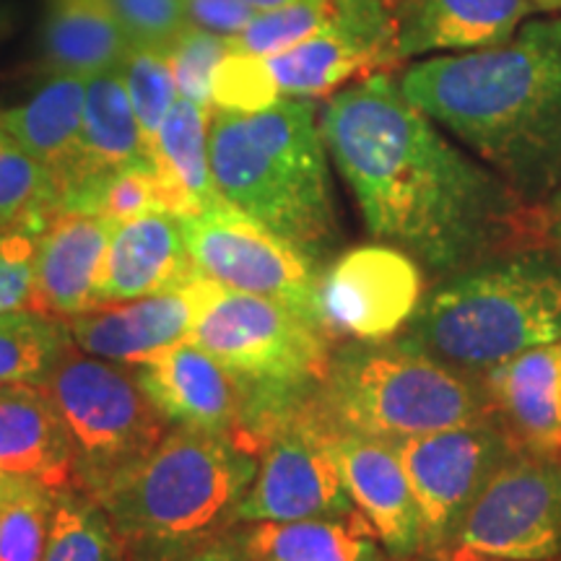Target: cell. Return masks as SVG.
<instances>
[{"mask_svg":"<svg viewBox=\"0 0 561 561\" xmlns=\"http://www.w3.org/2000/svg\"><path fill=\"white\" fill-rule=\"evenodd\" d=\"M320 130L369 234L434 278L546 248L543 208L462 151L403 94L392 70L328 96Z\"/></svg>","mask_w":561,"mask_h":561,"instance_id":"obj_1","label":"cell"},{"mask_svg":"<svg viewBox=\"0 0 561 561\" xmlns=\"http://www.w3.org/2000/svg\"><path fill=\"white\" fill-rule=\"evenodd\" d=\"M398 83L528 206L561 191V16H530L489 50L434 55Z\"/></svg>","mask_w":561,"mask_h":561,"instance_id":"obj_2","label":"cell"},{"mask_svg":"<svg viewBox=\"0 0 561 561\" xmlns=\"http://www.w3.org/2000/svg\"><path fill=\"white\" fill-rule=\"evenodd\" d=\"M210 172L229 206L320 261L339 242L328 149L312 100L210 112Z\"/></svg>","mask_w":561,"mask_h":561,"instance_id":"obj_3","label":"cell"},{"mask_svg":"<svg viewBox=\"0 0 561 561\" xmlns=\"http://www.w3.org/2000/svg\"><path fill=\"white\" fill-rule=\"evenodd\" d=\"M257 460L234 437L172 426L100 500L125 561H178L229 533Z\"/></svg>","mask_w":561,"mask_h":561,"instance_id":"obj_4","label":"cell"},{"mask_svg":"<svg viewBox=\"0 0 561 561\" xmlns=\"http://www.w3.org/2000/svg\"><path fill=\"white\" fill-rule=\"evenodd\" d=\"M401 341L466 375L561 341V257L520 250L442 278Z\"/></svg>","mask_w":561,"mask_h":561,"instance_id":"obj_5","label":"cell"},{"mask_svg":"<svg viewBox=\"0 0 561 561\" xmlns=\"http://www.w3.org/2000/svg\"><path fill=\"white\" fill-rule=\"evenodd\" d=\"M328 426L401 442L447 426L494 421L481 382L405 341H351L333 351L310 398Z\"/></svg>","mask_w":561,"mask_h":561,"instance_id":"obj_6","label":"cell"},{"mask_svg":"<svg viewBox=\"0 0 561 561\" xmlns=\"http://www.w3.org/2000/svg\"><path fill=\"white\" fill-rule=\"evenodd\" d=\"M250 388L257 442L314 392L331 367V335L280 301L216 284L191 339Z\"/></svg>","mask_w":561,"mask_h":561,"instance_id":"obj_7","label":"cell"},{"mask_svg":"<svg viewBox=\"0 0 561 561\" xmlns=\"http://www.w3.org/2000/svg\"><path fill=\"white\" fill-rule=\"evenodd\" d=\"M66 424L73 450V489L100 502L157 450L172 430L133 377L130 367L62 348L39 385Z\"/></svg>","mask_w":561,"mask_h":561,"instance_id":"obj_8","label":"cell"},{"mask_svg":"<svg viewBox=\"0 0 561 561\" xmlns=\"http://www.w3.org/2000/svg\"><path fill=\"white\" fill-rule=\"evenodd\" d=\"M180 221L191 261L201 276L227 289L280 301L322 328L318 301L322 268L314 257L227 201Z\"/></svg>","mask_w":561,"mask_h":561,"instance_id":"obj_9","label":"cell"},{"mask_svg":"<svg viewBox=\"0 0 561 561\" xmlns=\"http://www.w3.org/2000/svg\"><path fill=\"white\" fill-rule=\"evenodd\" d=\"M351 515H359V510L343 486L331 426L312 403H301L265 434L257 473L237 507V525Z\"/></svg>","mask_w":561,"mask_h":561,"instance_id":"obj_10","label":"cell"},{"mask_svg":"<svg viewBox=\"0 0 561 561\" xmlns=\"http://www.w3.org/2000/svg\"><path fill=\"white\" fill-rule=\"evenodd\" d=\"M450 546L517 561L561 557L559 460L512 453L483 483Z\"/></svg>","mask_w":561,"mask_h":561,"instance_id":"obj_11","label":"cell"},{"mask_svg":"<svg viewBox=\"0 0 561 561\" xmlns=\"http://www.w3.org/2000/svg\"><path fill=\"white\" fill-rule=\"evenodd\" d=\"M261 62L278 100L331 96L371 73L398 68L392 5L388 0H333L320 30Z\"/></svg>","mask_w":561,"mask_h":561,"instance_id":"obj_12","label":"cell"},{"mask_svg":"<svg viewBox=\"0 0 561 561\" xmlns=\"http://www.w3.org/2000/svg\"><path fill=\"white\" fill-rule=\"evenodd\" d=\"M424 530V553L453 543L483 483L515 453L496 421H471L396 442Z\"/></svg>","mask_w":561,"mask_h":561,"instance_id":"obj_13","label":"cell"},{"mask_svg":"<svg viewBox=\"0 0 561 561\" xmlns=\"http://www.w3.org/2000/svg\"><path fill=\"white\" fill-rule=\"evenodd\" d=\"M424 294V268L411 255L385 242L359 244L322 271V328L331 339L390 341L405 331Z\"/></svg>","mask_w":561,"mask_h":561,"instance_id":"obj_14","label":"cell"},{"mask_svg":"<svg viewBox=\"0 0 561 561\" xmlns=\"http://www.w3.org/2000/svg\"><path fill=\"white\" fill-rule=\"evenodd\" d=\"M130 371L170 426L234 437L261 455L252 432L250 388L193 341H182Z\"/></svg>","mask_w":561,"mask_h":561,"instance_id":"obj_15","label":"cell"},{"mask_svg":"<svg viewBox=\"0 0 561 561\" xmlns=\"http://www.w3.org/2000/svg\"><path fill=\"white\" fill-rule=\"evenodd\" d=\"M216 280L198 271L170 289L66 320L70 343L83 354L136 367L187 341Z\"/></svg>","mask_w":561,"mask_h":561,"instance_id":"obj_16","label":"cell"},{"mask_svg":"<svg viewBox=\"0 0 561 561\" xmlns=\"http://www.w3.org/2000/svg\"><path fill=\"white\" fill-rule=\"evenodd\" d=\"M331 445L351 502L377 533L385 551L396 561H411L424 553L416 496L396 445L333 426Z\"/></svg>","mask_w":561,"mask_h":561,"instance_id":"obj_17","label":"cell"},{"mask_svg":"<svg viewBox=\"0 0 561 561\" xmlns=\"http://www.w3.org/2000/svg\"><path fill=\"white\" fill-rule=\"evenodd\" d=\"M491 419L515 450L557 458L561 447V341L481 371Z\"/></svg>","mask_w":561,"mask_h":561,"instance_id":"obj_18","label":"cell"},{"mask_svg":"<svg viewBox=\"0 0 561 561\" xmlns=\"http://www.w3.org/2000/svg\"><path fill=\"white\" fill-rule=\"evenodd\" d=\"M117 224L87 210L60 208L37 231L34 310L70 320L94 310V289Z\"/></svg>","mask_w":561,"mask_h":561,"instance_id":"obj_19","label":"cell"},{"mask_svg":"<svg viewBox=\"0 0 561 561\" xmlns=\"http://www.w3.org/2000/svg\"><path fill=\"white\" fill-rule=\"evenodd\" d=\"M530 16V0H396V50L401 62L489 50Z\"/></svg>","mask_w":561,"mask_h":561,"instance_id":"obj_20","label":"cell"},{"mask_svg":"<svg viewBox=\"0 0 561 561\" xmlns=\"http://www.w3.org/2000/svg\"><path fill=\"white\" fill-rule=\"evenodd\" d=\"M195 273L180 216L149 210L117 224L94 289V307L133 301L182 284Z\"/></svg>","mask_w":561,"mask_h":561,"instance_id":"obj_21","label":"cell"},{"mask_svg":"<svg viewBox=\"0 0 561 561\" xmlns=\"http://www.w3.org/2000/svg\"><path fill=\"white\" fill-rule=\"evenodd\" d=\"M0 473L50 489L73 486V450L66 424L39 385L0 388Z\"/></svg>","mask_w":561,"mask_h":561,"instance_id":"obj_22","label":"cell"},{"mask_svg":"<svg viewBox=\"0 0 561 561\" xmlns=\"http://www.w3.org/2000/svg\"><path fill=\"white\" fill-rule=\"evenodd\" d=\"M136 167H153L151 153L140 136L121 68L104 70L87 79L79 167L62 198V208L104 178Z\"/></svg>","mask_w":561,"mask_h":561,"instance_id":"obj_23","label":"cell"},{"mask_svg":"<svg viewBox=\"0 0 561 561\" xmlns=\"http://www.w3.org/2000/svg\"><path fill=\"white\" fill-rule=\"evenodd\" d=\"M87 79L50 76L32 100L0 112V128L13 136L58 182L66 198L81 153Z\"/></svg>","mask_w":561,"mask_h":561,"instance_id":"obj_24","label":"cell"},{"mask_svg":"<svg viewBox=\"0 0 561 561\" xmlns=\"http://www.w3.org/2000/svg\"><path fill=\"white\" fill-rule=\"evenodd\" d=\"M210 107L178 96L159 128L153 146V172L159 182V206L167 214L195 216L224 201L210 172Z\"/></svg>","mask_w":561,"mask_h":561,"instance_id":"obj_25","label":"cell"},{"mask_svg":"<svg viewBox=\"0 0 561 561\" xmlns=\"http://www.w3.org/2000/svg\"><path fill=\"white\" fill-rule=\"evenodd\" d=\"M130 47L110 0H50L42 32L45 73L91 79L121 68Z\"/></svg>","mask_w":561,"mask_h":561,"instance_id":"obj_26","label":"cell"},{"mask_svg":"<svg viewBox=\"0 0 561 561\" xmlns=\"http://www.w3.org/2000/svg\"><path fill=\"white\" fill-rule=\"evenodd\" d=\"M240 538L252 561H396L362 515L250 523Z\"/></svg>","mask_w":561,"mask_h":561,"instance_id":"obj_27","label":"cell"},{"mask_svg":"<svg viewBox=\"0 0 561 561\" xmlns=\"http://www.w3.org/2000/svg\"><path fill=\"white\" fill-rule=\"evenodd\" d=\"M60 208L53 174L0 128V231H39Z\"/></svg>","mask_w":561,"mask_h":561,"instance_id":"obj_28","label":"cell"},{"mask_svg":"<svg viewBox=\"0 0 561 561\" xmlns=\"http://www.w3.org/2000/svg\"><path fill=\"white\" fill-rule=\"evenodd\" d=\"M68 343L66 320L34 307L0 314V388L42 385Z\"/></svg>","mask_w":561,"mask_h":561,"instance_id":"obj_29","label":"cell"},{"mask_svg":"<svg viewBox=\"0 0 561 561\" xmlns=\"http://www.w3.org/2000/svg\"><path fill=\"white\" fill-rule=\"evenodd\" d=\"M42 561H125V551L102 504L68 486L55 491Z\"/></svg>","mask_w":561,"mask_h":561,"instance_id":"obj_30","label":"cell"},{"mask_svg":"<svg viewBox=\"0 0 561 561\" xmlns=\"http://www.w3.org/2000/svg\"><path fill=\"white\" fill-rule=\"evenodd\" d=\"M121 73L133 112H136L140 136H144V144L153 161V146H157L161 123L180 96L170 53L164 47L133 45L121 62Z\"/></svg>","mask_w":561,"mask_h":561,"instance_id":"obj_31","label":"cell"},{"mask_svg":"<svg viewBox=\"0 0 561 561\" xmlns=\"http://www.w3.org/2000/svg\"><path fill=\"white\" fill-rule=\"evenodd\" d=\"M55 491L39 481H24L0 510V561H42L50 533Z\"/></svg>","mask_w":561,"mask_h":561,"instance_id":"obj_32","label":"cell"},{"mask_svg":"<svg viewBox=\"0 0 561 561\" xmlns=\"http://www.w3.org/2000/svg\"><path fill=\"white\" fill-rule=\"evenodd\" d=\"M331 9L333 0H294L278 9L257 11L255 19L231 37V47L252 58H271L320 30Z\"/></svg>","mask_w":561,"mask_h":561,"instance_id":"obj_33","label":"cell"},{"mask_svg":"<svg viewBox=\"0 0 561 561\" xmlns=\"http://www.w3.org/2000/svg\"><path fill=\"white\" fill-rule=\"evenodd\" d=\"M68 210H87L115 224L130 221L136 216L161 210L159 206V182L153 167H136L104 178L79 198L70 203Z\"/></svg>","mask_w":561,"mask_h":561,"instance_id":"obj_34","label":"cell"},{"mask_svg":"<svg viewBox=\"0 0 561 561\" xmlns=\"http://www.w3.org/2000/svg\"><path fill=\"white\" fill-rule=\"evenodd\" d=\"M167 53H170L180 96H187V100L214 110L210 87H214L216 68L231 53V37L191 24L167 47Z\"/></svg>","mask_w":561,"mask_h":561,"instance_id":"obj_35","label":"cell"},{"mask_svg":"<svg viewBox=\"0 0 561 561\" xmlns=\"http://www.w3.org/2000/svg\"><path fill=\"white\" fill-rule=\"evenodd\" d=\"M133 45L170 47L191 26L185 0H110Z\"/></svg>","mask_w":561,"mask_h":561,"instance_id":"obj_36","label":"cell"},{"mask_svg":"<svg viewBox=\"0 0 561 561\" xmlns=\"http://www.w3.org/2000/svg\"><path fill=\"white\" fill-rule=\"evenodd\" d=\"M37 231H0V314L32 307Z\"/></svg>","mask_w":561,"mask_h":561,"instance_id":"obj_37","label":"cell"},{"mask_svg":"<svg viewBox=\"0 0 561 561\" xmlns=\"http://www.w3.org/2000/svg\"><path fill=\"white\" fill-rule=\"evenodd\" d=\"M178 561H252L244 551L240 530L224 533V536L214 538V541L203 543L201 549H195Z\"/></svg>","mask_w":561,"mask_h":561,"instance_id":"obj_38","label":"cell"},{"mask_svg":"<svg viewBox=\"0 0 561 561\" xmlns=\"http://www.w3.org/2000/svg\"><path fill=\"white\" fill-rule=\"evenodd\" d=\"M543 234L546 250L561 257V191L549 203H543Z\"/></svg>","mask_w":561,"mask_h":561,"instance_id":"obj_39","label":"cell"},{"mask_svg":"<svg viewBox=\"0 0 561 561\" xmlns=\"http://www.w3.org/2000/svg\"><path fill=\"white\" fill-rule=\"evenodd\" d=\"M430 561H517V559H502V557H489V553H479L471 549H462V546H445V549L426 553ZM546 561H561L557 559H546Z\"/></svg>","mask_w":561,"mask_h":561,"instance_id":"obj_40","label":"cell"},{"mask_svg":"<svg viewBox=\"0 0 561 561\" xmlns=\"http://www.w3.org/2000/svg\"><path fill=\"white\" fill-rule=\"evenodd\" d=\"M30 481L24 476H11V473H0V510L5 507V502L11 500L13 494L21 489V483Z\"/></svg>","mask_w":561,"mask_h":561,"instance_id":"obj_41","label":"cell"},{"mask_svg":"<svg viewBox=\"0 0 561 561\" xmlns=\"http://www.w3.org/2000/svg\"><path fill=\"white\" fill-rule=\"evenodd\" d=\"M536 13H549V16H561V0H530Z\"/></svg>","mask_w":561,"mask_h":561,"instance_id":"obj_42","label":"cell"},{"mask_svg":"<svg viewBox=\"0 0 561 561\" xmlns=\"http://www.w3.org/2000/svg\"><path fill=\"white\" fill-rule=\"evenodd\" d=\"M242 3H248L250 9L255 11H271V9H278V5L294 3V0H242Z\"/></svg>","mask_w":561,"mask_h":561,"instance_id":"obj_43","label":"cell"},{"mask_svg":"<svg viewBox=\"0 0 561 561\" xmlns=\"http://www.w3.org/2000/svg\"><path fill=\"white\" fill-rule=\"evenodd\" d=\"M557 460H559V466H561V447H559V453H557Z\"/></svg>","mask_w":561,"mask_h":561,"instance_id":"obj_44","label":"cell"},{"mask_svg":"<svg viewBox=\"0 0 561 561\" xmlns=\"http://www.w3.org/2000/svg\"><path fill=\"white\" fill-rule=\"evenodd\" d=\"M388 3H390V5H392V3H396V0H388Z\"/></svg>","mask_w":561,"mask_h":561,"instance_id":"obj_45","label":"cell"}]
</instances>
